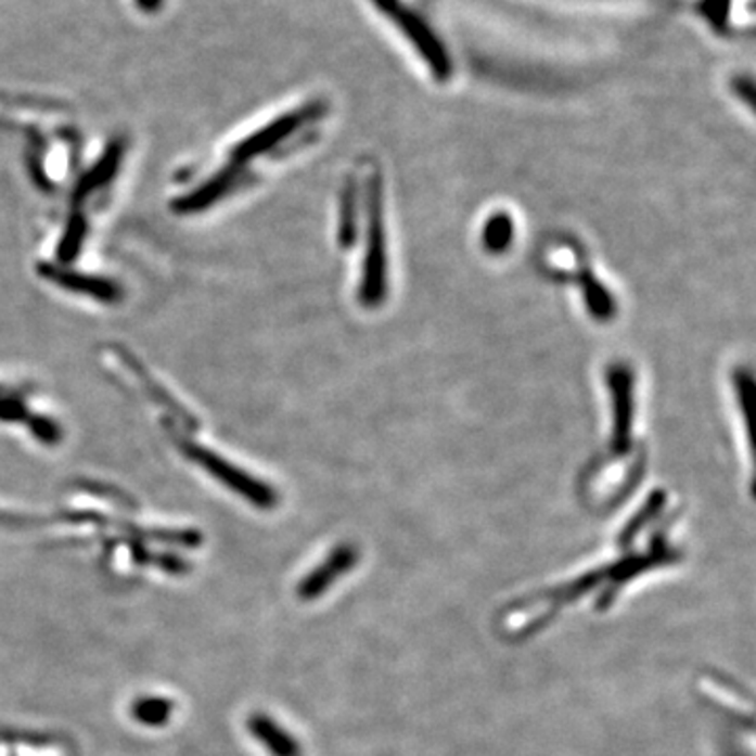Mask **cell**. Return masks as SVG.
<instances>
[{"mask_svg":"<svg viewBox=\"0 0 756 756\" xmlns=\"http://www.w3.org/2000/svg\"><path fill=\"white\" fill-rule=\"evenodd\" d=\"M372 2L394 24L395 28L410 40L417 53L425 60L433 78L448 80L452 76V60L448 55L446 44L414 9H410L403 0H372Z\"/></svg>","mask_w":756,"mask_h":756,"instance_id":"cell-2","label":"cell"},{"mask_svg":"<svg viewBox=\"0 0 756 756\" xmlns=\"http://www.w3.org/2000/svg\"><path fill=\"white\" fill-rule=\"evenodd\" d=\"M376 170L366 188V253H363L360 300L363 307H379L387 295V244L383 226V185Z\"/></svg>","mask_w":756,"mask_h":756,"instance_id":"cell-1","label":"cell"},{"mask_svg":"<svg viewBox=\"0 0 756 756\" xmlns=\"http://www.w3.org/2000/svg\"><path fill=\"white\" fill-rule=\"evenodd\" d=\"M196 459L200 461V464H204L217 479H221L226 486H230L233 492L244 496L246 500L255 502L257 507H261V509H271V507L276 504V494H273L271 488H267L265 484H261V482H257V479L244 475L242 471L233 469L230 464H226V462L219 461V459H215V457H208L206 452H200Z\"/></svg>","mask_w":756,"mask_h":756,"instance_id":"cell-5","label":"cell"},{"mask_svg":"<svg viewBox=\"0 0 756 756\" xmlns=\"http://www.w3.org/2000/svg\"><path fill=\"white\" fill-rule=\"evenodd\" d=\"M578 284L582 289V295H585V300H587V309L591 311L592 316L601 322L610 320L616 311V305H614V298L607 293V289L594 280V276L591 273V269H582L580 276H578Z\"/></svg>","mask_w":756,"mask_h":756,"instance_id":"cell-8","label":"cell"},{"mask_svg":"<svg viewBox=\"0 0 756 756\" xmlns=\"http://www.w3.org/2000/svg\"><path fill=\"white\" fill-rule=\"evenodd\" d=\"M513 235H515V228H513L511 215L498 210L488 217V221L482 228V244L488 253L500 255L511 246Z\"/></svg>","mask_w":756,"mask_h":756,"instance_id":"cell-9","label":"cell"},{"mask_svg":"<svg viewBox=\"0 0 756 756\" xmlns=\"http://www.w3.org/2000/svg\"><path fill=\"white\" fill-rule=\"evenodd\" d=\"M358 188L356 181L347 183L343 206H341V226H338V240L345 248L354 246L358 240V221H360V210H358Z\"/></svg>","mask_w":756,"mask_h":756,"instance_id":"cell-10","label":"cell"},{"mask_svg":"<svg viewBox=\"0 0 756 756\" xmlns=\"http://www.w3.org/2000/svg\"><path fill=\"white\" fill-rule=\"evenodd\" d=\"M733 387H735V395H738V401L742 403L740 410L744 414V421H746V427H748V435L753 439V401H755V381L748 372L740 370L735 372L733 376Z\"/></svg>","mask_w":756,"mask_h":756,"instance_id":"cell-11","label":"cell"},{"mask_svg":"<svg viewBox=\"0 0 756 756\" xmlns=\"http://www.w3.org/2000/svg\"><path fill=\"white\" fill-rule=\"evenodd\" d=\"M143 13H156L165 7V0H134Z\"/></svg>","mask_w":756,"mask_h":756,"instance_id":"cell-13","label":"cell"},{"mask_svg":"<svg viewBox=\"0 0 756 756\" xmlns=\"http://www.w3.org/2000/svg\"><path fill=\"white\" fill-rule=\"evenodd\" d=\"M610 394H612V410H614V450L623 452L630 448V431H632V374L625 363H616L607 372Z\"/></svg>","mask_w":756,"mask_h":756,"instance_id":"cell-3","label":"cell"},{"mask_svg":"<svg viewBox=\"0 0 756 756\" xmlns=\"http://www.w3.org/2000/svg\"><path fill=\"white\" fill-rule=\"evenodd\" d=\"M322 103H311L307 107H298L295 112L286 114V116H280L276 123L267 125L265 129L253 134L251 139H246L240 148V154L242 156H253V154H259V152H265L269 150L271 145L280 143L282 139L291 137L296 129H300L303 125H307L309 120L318 118V114H322Z\"/></svg>","mask_w":756,"mask_h":756,"instance_id":"cell-4","label":"cell"},{"mask_svg":"<svg viewBox=\"0 0 756 756\" xmlns=\"http://www.w3.org/2000/svg\"><path fill=\"white\" fill-rule=\"evenodd\" d=\"M175 713V702L163 695H143L131 704V717L143 727H165Z\"/></svg>","mask_w":756,"mask_h":756,"instance_id":"cell-7","label":"cell"},{"mask_svg":"<svg viewBox=\"0 0 756 756\" xmlns=\"http://www.w3.org/2000/svg\"><path fill=\"white\" fill-rule=\"evenodd\" d=\"M727 7H729V0H708L704 11L710 20H719V22H725V15H727Z\"/></svg>","mask_w":756,"mask_h":756,"instance_id":"cell-12","label":"cell"},{"mask_svg":"<svg viewBox=\"0 0 756 756\" xmlns=\"http://www.w3.org/2000/svg\"><path fill=\"white\" fill-rule=\"evenodd\" d=\"M248 731L264 744L273 756H298L295 740L280 729L273 719L265 715H255L248 719Z\"/></svg>","mask_w":756,"mask_h":756,"instance_id":"cell-6","label":"cell"}]
</instances>
